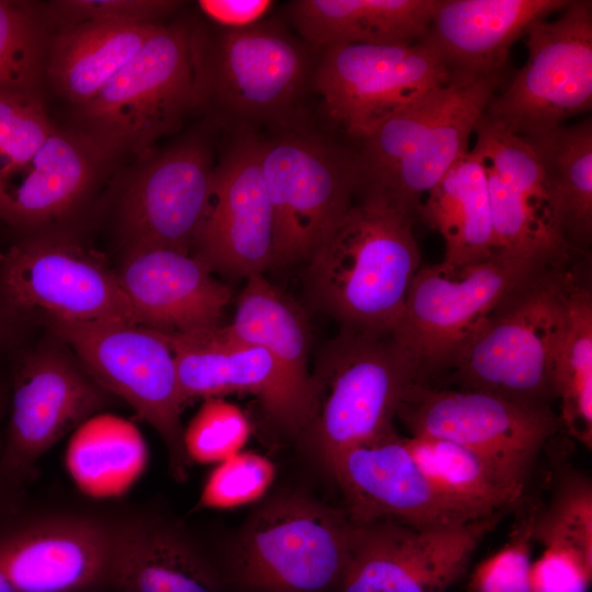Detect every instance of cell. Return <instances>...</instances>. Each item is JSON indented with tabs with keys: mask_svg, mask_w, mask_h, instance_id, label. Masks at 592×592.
<instances>
[{
	"mask_svg": "<svg viewBox=\"0 0 592 592\" xmlns=\"http://www.w3.org/2000/svg\"><path fill=\"white\" fill-rule=\"evenodd\" d=\"M592 579V561L563 546H545L530 566L531 592H587Z\"/></svg>",
	"mask_w": 592,
	"mask_h": 592,
	"instance_id": "cell-42",
	"label": "cell"
},
{
	"mask_svg": "<svg viewBox=\"0 0 592 592\" xmlns=\"http://www.w3.org/2000/svg\"><path fill=\"white\" fill-rule=\"evenodd\" d=\"M186 22L160 24L138 53L87 103L77 107L76 132L109 161L140 160L198 104Z\"/></svg>",
	"mask_w": 592,
	"mask_h": 592,
	"instance_id": "cell-5",
	"label": "cell"
},
{
	"mask_svg": "<svg viewBox=\"0 0 592 592\" xmlns=\"http://www.w3.org/2000/svg\"><path fill=\"white\" fill-rule=\"evenodd\" d=\"M531 530L513 538L481 561L470 581V592H531Z\"/></svg>",
	"mask_w": 592,
	"mask_h": 592,
	"instance_id": "cell-41",
	"label": "cell"
},
{
	"mask_svg": "<svg viewBox=\"0 0 592 592\" xmlns=\"http://www.w3.org/2000/svg\"><path fill=\"white\" fill-rule=\"evenodd\" d=\"M0 406H1V392H0Z\"/></svg>",
	"mask_w": 592,
	"mask_h": 592,
	"instance_id": "cell-46",
	"label": "cell"
},
{
	"mask_svg": "<svg viewBox=\"0 0 592 592\" xmlns=\"http://www.w3.org/2000/svg\"><path fill=\"white\" fill-rule=\"evenodd\" d=\"M569 0H441L421 41L459 75L503 71L511 46Z\"/></svg>",
	"mask_w": 592,
	"mask_h": 592,
	"instance_id": "cell-24",
	"label": "cell"
},
{
	"mask_svg": "<svg viewBox=\"0 0 592 592\" xmlns=\"http://www.w3.org/2000/svg\"><path fill=\"white\" fill-rule=\"evenodd\" d=\"M591 258L576 260L568 272L567 320L557 350L554 394L561 425L592 446V285Z\"/></svg>",
	"mask_w": 592,
	"mask_h": 592,
	"instance_id": "cell-31",
	"label": "cell"
},
{
	"mask_svg": "<svg viewBox=\"0 0 592 592\" xmlns=\"http://www.w3.org/2000/svg\"><path fill=\"white\" fill-rule=\"evenodd\" d=\"M0 592H15L14 588L2 572H0Z\"/></svg>",
	"mask_w": 592,
	"mask_h": 592,
	"instance_id": "cell-45",
	"label": "cell"
},
{
	"mask_svg": "<svg viewBox=\"0 0 592 592\" xmlns=\"http://www.w3.org/2000/svg\"><path fill=\"white\" fill-rule=\"evenodd\" d=\"M145 458L138 431L113 415H94L82 423L67 451L72 478L91 494L125 488L141 471Z\"/></svg>",
	"mask_w": 592,
	"mask_h": 592,
	"instance_id": "cell-34",
	"label": "cell"
},
{
	"mask_svg": "<svg viewBox=\"0 0 592 592\" xmlns=\"http://www.w3.org/2000/svg\"><path fill=\"white\" fill-rule=\"evenodd\" d=\"M543 167L556 217L568 244L590 254L592 242V121L526 138Z\"/></svg>",
	"mask_w": 592,
	"mask_h": 592,
	"instance_id": "cell-32",
	"label": "cell"
},
{
	"mask_svg": "<svg viewBox=\"0 0 592 592\" xmlns=\"http://www.w3.org/2000/svg\"><path fill=\"white\" fill-rule=\"evenodd\" d=\"M327 467L354 524L391 520L415 528H440L478 520L434 490L395 430L341 453Z\"/></svg>",
	"mask_w": 592,
	"mask_h": 592,
	"instance_id": "cell-20",
	"label": "cell"
},
{
	"mask_svg": "<svg viewBox=\"0 0 592 592\" xmlns=\"http://www.w3.org/2000/svg\"><path fill=\"white\" fill-rule=\"evenodd\" d=\"M88 372L56 348H42L20 361L1 456L9 478L25 476L71 429L96 415L107 401Z\"/></svg>",
	"mask_w": 592,
	"mask_h": 592,
	"instance_id": "cell-18",
	"label": "cell"
},
{
	"mask_svg": "<svg viewBox=\"0 0 592 592\" xmlns=\"http://www.w3.org/2000/svg\"><path fill=\"white\" fill-rule=\"evenodd\" d=\"M473 150L485 163L496 250L548 266L566 267L588 255L566 241L538 156L531 143L485 115Z\"/></svg>",
	"mask_w": 592,
	"mask_h": 592,
	"instance_id": "cell-16",
	"label": "cell"
},
{
	"mask_svg": "<svg viewBox=\"0 0 592 592\" xmlns=\"http://www.w3.org/2000/svg\"><path fill=\"white\" fill-rule=\"evenodd\" d=\"M499 516L440 528L353 523L351 558L337 592H442L465 573Z\"/></svg>",
	"mask_w": 592,
	"mask_h": 592,
	"instance_id": "cell-15",
	"label": "cell"
},
{
	"mask_svg": "<svg viewBox=\"0 0 592 592\" xmlns=\"http://www.w3.org/2000/svg\"><path fill=\"white\" fill-rule=\"evenodd\" d=\"M105 161L81 134L56 127L30 159L0 173V218L34 227L62 217L86 196Z\"/></svg>",
	"mask_w": 592,
	"mask_h": 592,
	"instance_id": "cell-25",
	"label": "cell"
},
{
	"mask_svg": "<svg viewBox=\"0 0 592 592\" xmlns=\"http://www.w3.org/2000/svg\"><path fill=\"white\" fill-rule=\"evenodd\" d=\"M49 321L88 374L160 435L171 473L183 480L190 463L181 423L184 402L174 357L161 332L126 322Z\"/></svg>",
	"mask_w": 592,
	"mask_h": 592,
	"instance_id": "cell-11",
	"label": "cell"
},
{
	"mask_svg": "<svg viewBox=\"0 0 592 592\" xmlns=\"http://www.w3.org/2000/svg\"><path fill=\"white\" fill-rule=\"evenodd\" d=\"M214 166L208 145L189 137L132 174L119 204L128 247H159L191 253L204 220Z\"/></svg>",
	"mask_w": 592,
	"mask_h": 592,
	"instance_id": "cell-19",
	"label": "cell"
},
{
	"mask_svg": "<svg viewBox=\"0 0 592 592\" xmlns=\"http://www.w3.org/2000/svg\"><path fill=\"white\" fill-rule=\"evenodd\" d=\"M48 41L44 11L36 4L0 0V90L37 92Z\"/></svg>",
	"mask_w": 592,
	"mask_h": 592,
	"instance_id": "cell-35",
	"label": "cell"
},
{
	"mask_svg": "<svg viewBox=\"0 0 592 592\" xmlns=\"http://www.w3.org/2000/svg\"><path fill=\"white\" fill-rule=\"evenodd\" d=\"M570 265L539 270L489 312L449 362L454 384L551 409Z\"/></svg>",
	"mask_w": 592,
	"mask_h": 592,
	"instance_id": "cell-3",
	"label": "cell"
},
{
	"mask_svg": "<svg viewBox=\"0 0 592 592\" xmlns=\"http://www.w3.org/2000/svg\"><path fill=\"white\" fill-rule=\"evenodd\" d=\"M160 332L172 351L184 405L196 398L249 392L278 425L303 431L304 414L266 350L239 338L227 325L189 333Z\"/></svg>",
	"mask_w": 592,
	"mask_h": 592,
	"instance_id": "cell-22",
	"label": "cell"
},
{
	"mask_svg": "<svg viewBox=\"0 0 592 592\" xmlns=\"http://www.w3.org/2000/svg\"><path fill=\"white\" fill-rule=\"evenodd\" d=\"M138 325L189 333L220 325L231 293L191 253L128 247L116 272Z\"/></svg>",
	"mask_w": 592,
	"mask_h": 592,
	"instance_id": "cell-23",
	"label": "cell"
},
{
	"mask_svg": "<svg viewBox=\"0 0 592 592\" xmlns=\"http://www.w3.org/2000/svg\"><path fill=\"white\" fill-rule=\"evenodd\" d=\"M273 464L259 454L239 452L218 463L207 477L197 508L231 509L259 499L272 483Z\"/></svg>",
	"mask_w": 592,
	"mask_h": 592,
	"instance_id": "cell-39",
	"label": "cell"
},
{
	"mask_svg": "<svg viewBox=\"0 0 592 592\" xmlns=\"http://www.w3.org/2000/svg\"><path fill=\"white\" fill-rule=\"evenodd\" d=\"M181 4L172 0H57L46 5L44 15L59 29L82 22L158 23Z\"/></svg>",
	"mask_w": 592,
	"mask_h": 592,
	"instance_id": "cell-40",
	"label": "cell"
},
{
	"mask_svg": "<svg viewBox=\"0 0 592 592\" xmlns=\"http://www.w3.org/2000/svg\"><path fill=\"white\" fill-rule=\"evenodd\" d=\"M115 526L89 517H55L0 532V572L15 592H96L106 588Z\"/></svg>",
	"mask_w": 592,
	"mask_h": 592,
	"instance_id": "cell-21",
	"label": "cell"
},
{
	"mask_svg": "<svg viewBox=\"0 0 592 592\" xmlns=\"http://www.w3.org/2000/svg\"><path fill=\"white\" fill-rule=\"evenodd\" d=\"M263 140L241 132L214 167L207 210L191 253L213 273L247 278L272 265L273 215Z\"/></svg>",
	"mask_w": 592,
	"mask_h": 592,
	"instance_id": "cell-17",
	"label": "cell"
},
{
	"mask_svg": "<svg viewBox=\"0 0 592 592\" xmlns=\"http://www.w3.org/2000/svg\"><path fill=\"white\" fill-rule=\"evenodd\" d=\"M353 531L344 513L300 496L280 498L244 528L232 578L243 592H337Z\"/></svg>",
	"mask_w": 592,
	"mask_h": 592,
	"instance_id": "cell-7",
	"label": "cell"
},
{
	"mask_svg": "<svg viewBox=\"0 0 592 592\" xmlns=\"http://www.w3.org/2000/svg\"><path fill=\"white\" fill-rule=\"evenodd\" d=\"M357 196L308 259V291L342 327L392 332L422 265L415 220L382 198Z\"/></svg>",
	"mask_w": 592,
	"mask_h": 592,
	"instance_id": "cell-1",
	"label": "cell"
},
{
	"mask_svg": "<svg viewBox=\"0 0 592 592\" xmlns=\"http://www.w3.org/2000/svg\"><path fill=\"white\" fill-rule=\"evenodd\" d=\"M250 433L247 417L239 407L221 398H208L183 430L189 460L220 463L240 452Z\"/></svg>",
	"mask_w": 592,
	"mask_h": 592,
	"instance_id": "cell-37",
	"label": "cell"
},
{
	"mask_svg": "<svg viewBox=\"0 0 592 592\" xmlns=\"http://www.w3.org/2000/svg\"><path fill=\"white\" fill-rule=\"evenodd\" d=\"M544 267L548 266L499 249L483 261L462 266L421 265L391 332L413 361L421 383L446 371L489 312Z\"/></svg>",
	"mask_w": 592,
	"mask_h": 592,
	"instance_id": "cell-9",
	"label": "cell"
},
{
	"mask_svg": "<svg viewBox=\"0 0 592 592\" xmlns=\"http://www.w3.org/2000/svg\"><path fill=\"white\" fill-rule=\"evenodd\" d=\"M160 24L82 22L60 27L48 41L45 75L78 107L138 53Z\"/></svg>",
	"mask_w": 592,
	"mask_h": 592,
	"instance_id": "cell-29",
	"label": "cell"
},
{
	"mask_svg": "<svg viewBox=\"0 0 592 592\" xmlns=\"http://www.w3.org/2000/svg\"><path fill=\"white\" fill-rule=\"evenodd\" d=\"M419 219L445 244L442 263L462 266L488 259L496 250L487 173L481 156L464 153L429 192Z\"/></svg>",
	"mask_w": 592,
	"mask_h": 592,
	"instance_id": "cell-30",
	"label": "cell"
},
{
	"mask_svg": "<svg viewBox=\"0 0 592 592\" xmlns=\"http://www.w3.org/2000/svg\"><path fill=\"white\" fill-rule=\"evenodd\" d=\"M309 46L277 23L195 27L191 34L198 104L239 123H281L312 87Z\"/></svg>",
	"mask_w": 592,
	"mask_h": 592,
	"instance_id": "cell-6",
	"label": "cell"
},
{
	"mask_svg": "<svg viewBox=\"0 0 592 592\" xmlns=\"http://www.w3.org/2000/svg\"><path fill=\"white\" fill-rule=\"evenodd\" d=\"M441 0H296L288 16L309 48L400 46L423 39Z\"/></svg>",
	"mask_w": 592,
	"mask_h": 592,
	"instance_id": "cell-26",
	"label": "cell"
},
{
	"mask_svg": "<svg viewBox=\"0 0 592 592\" xmlns=\"http://www.w3.org/2000/svg\"><path fill=\"white\" fill-rule=\"evenodd\" d=\"M10 312L11 310L5 306L0 296V346L7 341L10 332Z\"/></svg>",
	"mask_w": 592,
	"mask_h": 592,
	"instance_id": "cell-44",
	"label": "cell"
},
{
	"mask_svg": "<svg viewBox=\"0 0 592 592\" xmlns=\"http://www.w3.org/2000/svg\"><path fill=\"white\" fill-rule=\"evenodd\" d=\"M403 440L434 490L451 505L475 519L500 512L522 493V487L460 445L423 436L410 435Z\"/></svg>",
	"mask_w": 592,
	"mask_h": 592,
	"instance_id": "cell-33",
	"label": "cell"
},
{
	"mask_svg": "<svg viewBox=\"0 0 592 592\" xmlns=\"http://www.w3.org/2000/svg\"><path fill=\"white\" fill-rule=\"evenodd\" d=\"M411 436L439 439L477 454L524 487L535 458L561 423L551 409L527 407L475 389L414 383L397 414Z\"/></svg>",
	"mask_w": 592,
	"mask_h": 592,
	"instance_id": "cell-12",
	"label": "cell"
},
{
	"mask_svg": "<svg viewBox=\"0 0 592 592\" xmlns=\"http://www.w3.org/2000/svg\"><path fill=\"white\" fill-rule=\"evenodd\" d=\"M544 546H563L592 561V487L573 475L558 486L550 504L530 527Z\"/></svg>",
	"mask_w": 592,
	"mask_h": 592,
	"instance_id": "cell-36",
	"label": "cell"
},
{
	"mask_svg": "<svg viewBox=\"0 0 592 592\" xmlns=\"http://www.w3.org/2000/svg\"><path fill=\"white\" fill-rule=\"evenodd\" d=\"M111 592H224L219 577L180 534L148 523L115 526Z\"/></svg>",
	"mask_w": 592,
	"mask_h": 592,
	"instance_id": "cell-27",
	"label": "cell"
},
{
	"mask_svg": "<svg viewBox=\"0 0 592 592\" xmlns=\"http://www.w3.org/2000/svg\"><path fill=\"white\" fill-rule=\"evenodd\" d=\"M227 327L239 338L269 352L306 425L312 383L308 371L310 331L303 309L263 274H253L246 278L234 319Z\"/></svg>",
	"mask_w": 592,
	"mask_h": 592,
	"instance_id": "cell-28",
	"label": "cell"
},
{
	"mask_svg": "<svg viewBox=\"0 0 592 592\" xmlns=\"http://www.w3.org/2000/svg\"><path fill=\"white\" fill-rule=\"evenodd\" d=\"M261 164L273 215L272 265L308 261L357 196L355 151L287 132L263 140Z\"/></svg>",
	"mask_w": 592,
	"mask_h": 592,
	"instance_id": "cell-8",
	"label": "cell"
},
{
	"mask_svg": "<svg viewBox=\"0 0 592 592\" xmlns=\"http://www.w3.org/2000/svg\"><path fill=\"white\" fill-rule=\"evenodd\" d=\"M55 129L38 92L0 90V173L30 159Z\"/></svg>",
	"mask_w": 592,
	"mask_h": 592,
	"instance_id": "cell-38",
	"label": "cell"
},
{
	"mask_svg": "<svg viewBox=\"0 0 592 592\" xmlns=\"http://www.w3.org/2000/svg\"><path fill=\"white\" fill-rule=\"evenodd\" d=\"M0 296L11 312L48 320L138 325L115 271L77 241L34 237L0 255Z\"/></svg>",
	"mask_w": 592,
	"mask_h": 592,
	"instance_id": "cell-14",
	"label": "cell"
},
{
	"mask_svg": "<svg viewBox=\"0 0 592 592\" xmlns=\"http://www.w3.org/2000/svg\"><path fill=\"white\" fill-rule=\"evenodd\" d=\"M311 383L304 430L328 466L341 453L392 431L407 391L421 380L391 332L342 327L320 355Z\"/></svg>",
	"mask_w": 592,
	"mask_h": 592,
	"instance_id": "cell-4",
	"label": "cell"
},
{
	"mask_svg": "<svg viewBox=\"0 0 592 592\" xmlns=\"http://www.w3.org/2000/svg\"><path fill=\"white\" fill-rule=\"evenodd\" d=\"M201 11L223 29H243L262 21L273 7L270 0H200Z\"/></svg>",
	"mask_w": 592,
	"mask_h": 592,
	"instance_id": "cell-43",
	"label": "cell"
},
{
	"mask_svg": "<svg viewBox=\"0 0 592 592\" xmlns=\"http://www.w3.org/2000/svg\"><path fill=\"white\" fill-rule=\"evenodd\" d=\"M504 73H454L446 84L380 123L355 150L357 194L382 198L419 219L425 196L468 151Z\"/></svg>",
	"mask_w": 592,
	"mask_h": 592,
	"instance_id": "cell-2",
	"label": "cell"
},
{
	"mask_svg": "<svg viewBox=\"0 0 592 592\" xmlns=\"http://www.w3.org/2000/svg\"><path fill=\"white\" fill-rule=\"evenodd\" d=\"M524 36L525 65L483 115L532 138L592 107V2L569 0L554 20L533 23Z\"/></svg>",
	"mask_w": 592,
	"mask_h": 592,
	"instance_id": "cell-10",
	"label": "cell"
},
{
	"mask_svg": "<svg viewBox=\"0 0 592 592\" xmlns=\"http://www.w3.org/2000/svg\"><path fill=\"white\" fill-rule=\"evenodd\" d=\"M318 53L312 88L330 119L356 141L454 75L421 41L400 46L335 44Z\"/></svg>",
	"mask_w": 592,
	"mask_h": 592,
	"instance_id": "cell-13",
	"label": "cell"
}]
</instances>
